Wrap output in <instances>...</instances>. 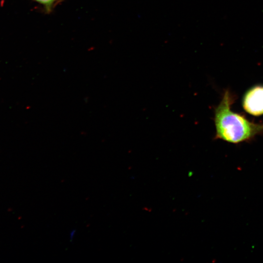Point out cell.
<instances>
[{
  "mask_svg": "<svg viewBox=\"0 0 263 263\" xmlns=\"http://www.w3.org/2000/svg\"><path fill=\"white\" fill-rule=\"evenodd\" d=\"M76 230L75 229H73L69 233V239L71 242H72L74 238L75 237V234Z\"/></svg>",
  "mask_w": 263,
  "mask_h": 263,
  "instance_id": "277c9868",
  "label": "cell"
},
{
  "mask_svg": "<svg viewBox=\"0 0 263 263\" xmlns=\"http://www.w3.org/2000/svg\"><path fill=\"white\" fill-rule=\"evenodd\" d=\"M244 110L254 116L263 114V85H258L245 93L242 101Z\"/></svg>",
  "mask_w": 263,
  "mask_h": 263,
  "instance_id": "7a4b0ae2",
  "label": "cell"
},
{
  "mask_svg": "<svg viewBox=\"0 0 263 263\" xmlns=\"http://www.w3.org/2000/svg\"><path fill=\"white\" fill-rule=\"evenodd\" d=\"M36 1L40 3L42 5H43L45 9L49 11L51 10L54 6V5L56 3V1H57L58 0H35Z\"/></svg>",
  "mask_w": 263,
  "mask_h": 263,
  "instance_id": "3957f363",
  "label": "cell"
},
{
  "mask_svg": "<svg viewBox=\"0 0 263 263\" xmlns=\"http://www.w3.org/2000/svg\"><path fill=\"white\" fill-rule=\"evenodd\" d=\"M232 102L231 93L226 90L214 110L215 138L236 144L263 133V124L250 122L243 115L233 112L231 110Z\"/></svg>",
  "mask_w": 263,
  "mask_h": 263,
  "instance_id": "6da1fadb",
  "label": "cell"
}]
</instances>
